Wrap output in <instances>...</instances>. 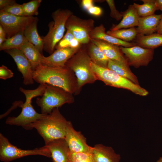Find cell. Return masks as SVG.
Returning a JSON list of instances; mask_svg holds the SVG:
<instances>
[{
	"instance_id": "16",
	"label": "cell",
	"mask_w": 162,
	"mask_h": 162,
	"mask_svg": "<svg viewBox=\"0 0 162 162\" xmlns=\"http://www.w3.org/2000/svg\"><path fill=\"white\" fill-rule=\"evenodd\" d=\"M90 152L95 162H119L121 159L111 147L101 144L92 147Z\"/></svg>"
},
{
	"instance_id": "12",
	"label": "cell",
	"mask_w": 162,
	"mask_h": 162,
	"mask_svg": "<svg viewBox=\"0 0 162 162\" xmlns=\"http://www.w3.org/2000/svg\"><path fill=\"white\" fill-rule=\"evenodd\" d=\"M5 51L12 57L16 63L18 70L22 75L23 83L25 85L34 84L32 66L22 51L17 49H11Z\"/></svg>"
},
{
	"instance_id": "23",
	"label": "cell",
	"mask_w": 162,
	"mask_h": 162,
	"mask_svg": "<svg viewBox=\"0 0 162 162\" xmlns=\"http://www.w3.org/2000/svg\"><path fill=\"white\" fill-rule=\"evenodd\" d=\"M20 50L22 51L29 60L33 70L40 64H41V60L43 55L26 39Z\"/></svg>"
},
{
	"instance_id": "22",
	"label": "cell",
	"mask_w": 162,
	"mask_h": 162,
	"mask_svg": "<svg viewBox=\"0 0 162 162\" xmlns=\"http://www.w3.org/2000/svg\"><path fill=\"white\" fill-rule=\"evenodd\" d=\"M107 68L134 83L139 85L136 76L130 70L127 62H121L109 60Z\"/></svg>"
},
{
	"instance_id": "11",
	"label": "cell",
	"mask_w": 162,
	"mask_h": 162,
	"mask_svg": "<svg viewBox=\"0 0 162 162\" xmlns=\"http://www.w3.org/2000/svg\"><path fill=\"white\" fill-rule=\"evenodd\" d=\"M35 18L33 16H19L0 12V25L6 32L7 38L24 32Z\"/></svg>"
},
{
	"instance_id": "40",
	"label": "cell",
	"mask_w": 162,
	"mask_h": 162,
	"mask_svg": "<svg viewBox=\"0 0 162 162\" xmlns=\"http://www.w3.org/2000/svg\"><path fill=\"white\" fill-rule=\"evenodd\" d=\"M156 32L157 34H162V17L157 26Z\"/></svg>"
},
{
	"instance_id": "18",
	"label": "cell",
	"mask_w": 162,
	"mask_h": 162,
	"mask_svg": "<svg viewBox=\"0 0 162 162\" xmlns=\"http://www.w3.org/2000/svg\"><path fill=\"white\" fill-rule=\"evenodd\" d=\"M162 17V14L140 17L136 28L137 35H148L154 33Z\"/></svg>"
},
{
	"instance_id": "25",
	"label": "cell",
	"mask_w": 162,
	"mask_h": 162,
	"mask_svg": "<svg viewBox=\"0 0 162 162\" xmlns=\"http://www.w3.org/2000/svg\"><path fill=\"white\" fill-rule=\"evenodd\" d=\"M136 45L144 48L154 49L162 46V34L154 33L148 35H137Z\"/></svg>"
},
{
	"instance_id": "1",
	"label": "cell",
	"mask_w": 162,
	"mask_h": 162,
	"mask_svg": "<svg viewBox=\"0 0 162 162\" xmlns=\"http://www.w3.org/2000/svg\"><path fill=\"white\" fill-rule=\"evenodd\" d=\"M34 80L40 84H48L61 88L75 94L77 87L74 72L66 65L50 67L40 64L33 70Z\"/></svg>"
},
{
	"instance_id": "13",
	"label": "cell",
	"mask_w": 162,
	"mask_h": 162,
	"mask_svg": "<svg viewBox=\"0 0 162 162\" xmlns=\"http://www.w3.org/2000/svg\"><path fill=\"white\" fill-rule=\"evenodd\" d=\"M64 139L70 151L73 152H90L92 147L87 143L86 139L81 133L75 130L72 124L68 122Z\"/></svg>"
},
{
	"instance_id": "33",
	"label": "cell",
	"mask_w": 162,
	"mask_h": 162,
	"mask_svg": "<svg viewBox=\"0 0 162 162\" xmlns=\"http://www.w3.org/2000/svg\"><path fill=\"white\" fill-rule=\"evenodd\" d=\"M110 10V16L115 19L117 21L121 20L122 18V15L116 9L114 1L113 0H106Z\"/></svg>"
},
{
	"instance_id": "15",
	"label": "cell",
	"mask_w": 162,
	"mask_h": 162,
	"mask_svg": "<svg viewBox=\"0 0 162 162\" xmlns=\"http://www.w3.org/2000/svg\"><path fill=\"white\" fill-rule=\"evenodd\" d=\"M46 145L49 149L53 162H68L70 150L64 138L54 140Z\"/></svg>"
},
{
	"instance_id": "19",
	"label": "cell",
	"mask_w": 162,
	"mask_h": 162,
	"mask_svg": "<svg viewBox=\"0 0 162 162\" xmlns=\"http://www.w3.org/2000/svg\"><path fill=\"white\" fill-rule=\"evenodd\" d=\"M90 41L98 46L109 59L127 62L121 50L120 46L98 39L90 38Z\"/></svg>"
},
{
	"instance_id": "32",
	"label": "cell",
	"mask_w": 162,
	"mask_h": 162,
	"mask_svg": "<svg viewBox=\"0 0 162 162\" xmlns=\"http://www.w3.org/2000/svg\"><path fill=\"white\" fill-rule=\"evenodd\" d=\"M75 38L71 32L67 30L65 34L56 45L55 48L57 49L67 47L71 48V44Z\"/></svg>"
},
{
	"instance_id": "29",
	"label": "cell",
	"mask_w": 162,
	"mask_h": 162,
	"mask_svg": "<svg viewBox=\"0 0 162 162\" xmlns=\"http://www.w3.org/2000/svg\"><path fill=\"white\" fill-rule=\"evenodd\" d=\"M41 0H33L22 4L23 11L26 16L37 15L38 9L40 5Z\"/></svg>"
},
{
	"instance_id": "42",
	"label": "cell",
	"mask_w": 162,
	"mask_h": 162,
	"mask_svg": "<svg viewBox=\"0 0 162 162\" xmlns=\"http://www.w3.org/2000/svg\"><path fill=\"white\" fill-rule=\"evenodd\" d=\"M156 162H162V157H160Z\"/></svg>"
},
{
	"instance_id": "2",
	"label": "cell",
	"mask_w": 162,
	"mask_h": 162,
	"mask_svg": "<svg viewBox=\"0 0 162 162\" xmlns=\"http://www.w3.org/2000/svg\"><path fill=\"white\" fill-rule=\"evenodd\" d=\"M68 121L61 114L59 108L32 123V129L35 128L43 138L45 145L54 140L64 138Z\"/></svg>"
},
{
	"instance_id": "38",
	"label": "cell",
	"mask_w": 162,
	"mask_h": 162,
	"mask_svg": "<svg viewBox=\"0 0 162 162\" xmlns=\"http://www.w3.org/2000/svg\"><path fill=\"white\" fill-rule=\"evenodd\" d=\"M93 1L92 0H83L81 2L82 8L87 11L91 7L94 6Z\"/></svg>"
},
{
	"instance_id": "35",
	"label": "cell",
	"mask_w": 162,
	"mask_h": 162,
	"mask_svg": "<svg viewBox=\"0 0 162 162\" xmlns=\"http://www.w3.org/2000/svg\"><path fill=\"white\" fill-rule=\"evenodd\" d=\"M87 11L89 14L96 16H100L103 13L102 10L100 7L94 5L89 8Z\"/></svg>"
},
{
	"instance_id": "9",
	"label": "cell",
	"mask_w": 162,
	"mask_h": 162,
	"mask_svg": "<svg viewBox=\"0 0 162 162\" xmlns=\"http://www.w3.org/2000/svg\"><path fill=\"white\" fill-rule=\"evenodd\" d=\"M94 28L93 19H83L73 14L68 18L65 24L67 30L71 31L82 44L86 45L90 42V34Z\"/></svg>"
},
{
	"instance_id": "39",
	"label": "cell",
	"mask_w": 162,
	"mask_h": 162,
	"mask_svg": "<svg viewBox=\"0 0 162 162\" xmlns=\"http://www.w3.org/2000/svg\"><path fill=\"white\" fill-rule=\"evenodd\" d=\"M154 2L157 10L162 11V0H154Z\"/></svg>"
},
{
	"instance_id": "26",
	"label": "cell",
	"mask_w": 162,
	"mask_h": 162,
	"mask_svg": "<svg viewBox=\"0 0 162 162\" xmlns=\"http://www.w3.org/2000/svg\"><path fill=\"white\" fill-rule=\"evenodd\" d=\"M106 33L116 38L128 42L136 38L137 35L136 28L135 27L114 31L109 30Z\"/></svg>"
},
{
	"instance_id": "28",
	"label": "cell",
	"mask_w": 162,
	"mask_h": 162,
	"mask_svg": "<svg viewBox=\"0 0 162 162\" xmlns=\"http://www.w3.org/2000/svg\"><path fill=\"white\" fill-rule=\"evenodd\" d=\"M143 3L140 4L135 3L133 5L140 17H145L154 14L157 10L154 0H142Z\"/></svg>"
},
{
	"instance_id": "4",
	"label": "cell",
	"mask_w": 162,
	"mask_h": 162,
	"mask_svg": "<svg viewBox=\"0 0 162 162\" xmlns=\"http://www.w3.org/2000/svg\"><path fill=\"white\" fill-rule=\"evenodd\" d=\"M92 62L86 45L82 44L66 63L65 65L74 72L77 78V87L75 95L79 94L85 85L93 83L98 80L91 67Z\"/></svg>"
},
{
	"instance_id": "24",
	"label": "cell",
	"mask_w": 162,
	"mask_h": 162,
	"mask_svg": "<svg viewBox=\"0 0 162 162\" xmlns=\"http://www.w3.org/2000/svg\"><path fill=\"white\" fill-rule=\"evenodd\" d=\"M87 53L93 63L100 67L107 68L109 59L100 48L90 42L86 44Z\"/></svg>"
},
{
	"instance_id": "3",
	"label": "cell",
	"mask_w": 162,
	"mask_h": 162,
	"mask_svg": "<svg viewBox=\"0 0 162 162\" xmlns=\"http://www.w3.org/2000/svg\"><path fill=\"white\" fill-rule=\"evenodd\" d=\"M46 88L45 84H40L36 88L33 90L25 89L21 87L20 91L25 95V102L21 104L22 111L17 116L9 117L5 123L10 125L22 127L26 130H31V124L43 117L46 114L38 113L32 104V100L34 98L41 96Z\"/></svg>"
},
{
	"instance_id": "30",
	"label": "cell",
	"mask_w": 162,
	"mask_h": 162,
	"mask_svg": "<svg viewBox=\"0 0 162 162\" xmlns=\"http://www.w3.org/2000/svg\"><path fill=\"white\" fill-rule=\"evenodd\" d=\"M68 162H95L90 152H73L70 151Z\"/></svg>"
},
{
	"instance_id": "8",
	"label": "cell",
	"mask_w": 162,
	"mask_h": 162,
	"mask_svg": "<svg viewBox=\"0 0 162 162\" xmlns=\"http://www.w3.org/2000/svg\"><path fill=\"white\" fill-rule=\"evenodd\" d=\"M41 155L51 158L48 147H43L30 150H23L13 145L2 134H0V160L9 162L24 157L31 155Z\"/></svg>"
},
{
	"instance_id": "7",
	"label": "cell",
	"mask_w": 162,
	"mask_h": 162,
	"mask_svg": "<svg viewBox=\"0 0 162 162\" xmlns=\"http://www.w3.org/2000/svg\"><path fill=\"white\" fill-rule=\"evenodd\" d=\"M45 84L44 93L36 100L37 105L40 108L41 113L50 114L55 108H59L65 104L74 102L73 94L61 88Z\"/></svg>"
},
{
	"instance_id": "17",
	"label": "cell",
	"mask_w": 162,
	"mask_h": 162,
	"mask_svg": "<svg viewBox=\"0 0 162 162\" xmlns=\"http://www.w3.org/2000/svg\"><path fill=\"white\" fill-rule=\"evenodd\" d=\"M103 24L94 27L90 34V38L98 39L118 46L130 47L136 45L135 43L123 41L107 34Z\"/></svg>"
},
{
	"instance_id": "10",
	"label": "cell",
	"mask_w": 162,
	"mask_h": 162,
	"mask_svg": "<svg viewBox=\"0 0 162 162\" xmlns=\"http://www.w3.org/2000/svg\"><path fill=\"white\" fill-rule=\"evenodd\" d=\"M120 47L129 66L136 68L147 66L153 59L154 49L144 48L137 45L130 47Z\"/></svg>"
},
{
	"instance_id": "34",
	"label": "cell",
	"mask_w": 162,
	"mask_h": 162,
	"mask_svg": "<svg viewBox=\"0 0 162 162\" xmlns=\"http://www.w3.org/2000/svg\"><path fill=\"white\" fill-rule=\"evenodd\" d=\"M14 74L12 71L4 65L0 67V79L6 80L14 76Z\"/></svg>"
},
{
	"instance_id": "36",
	"label": "cell",
	"mask_w": 162,
	"mask_h": 162,
	"mask_svg": "<svg viewBox=\"0 0 162 162\" xmlns=\"http://www.w3.org/2000/svg\"><path fill=\"white\" fill-rule=\"evenodd\" d=\"M23 102L21 100L15 101L12 104V105L8 110L3 114L0 115V119L5 117L9 114L10 112L12 110V109H14L16 108L17 107H20L21 106Z\"/></svg>"
},
{
	"instance_id": "27",
	"label": "cell",
	"mask_w": 162,
	"mask_h": 162,
	"mask_svg": "<svg viewBox=\"0 0 162 162\" xmlns=\"http://www.w3.org/2000/svg\"><path fill=\"white\" fill-rule=\"evenodd\" d=\"M26 39L24 32H20L10 38H7L0 46V50L5 51L11 49L20 50Z\"/></svg>"
},
{
	"instance_id": "37",
	"label": "cell",
	"mask_w": 162,
	"mask_h": 162,
	"mask_svg": "<svg viewBox=\"0 0 162 162\" xmlns=\"http://www.w3.org/2000/svg\"><path fill=\"white\" fill-rule=\"evenodd\" d=\"M16 3L15 0H0V10L9 6Z\"/></svg>"
},
{
	"instance_id": "41",
	"label": "cell",
	"mask_w": 162,
	"mask_h": 162,
	"mask_svg": "<svg viewBox=\"0 0 162 162\" xmlns=\"http://www.w3.org/2000/svg\"><path fill=\"white\" fill-rule=\"evenodd\" d=\"M0 37L6 38V32L3 27L0 25Z\"/></svg>"
},
{
	"instance_id": "21",
	"label": "cell",
	"mask_w": 162,
	"mask_h": 162,
	"mask_svg": "<svg viewBox=\"0 0 162 162\" xmlns=\"http://www.w3.org/2000/svg\"><path fill=\"white\" fill-rule=\"evenodd\" d=\"M38 20V18L35 17L34 20L25 29L24 34L26 39L43 55L44 41L38 32L37 26Z\"/></svg>"
},
{
	"instance_id": "31",
	"label": "cell",
	"mask_w": 162,
	"mask_h": 162,
	"mask_svg": "<svg viewBox=\"0 0 162 162\" xmlns=\"http://www.w3.org/2000/svg\"><path fill=\"white\" fill-rule=\"evenodd\" d=\"M0 12H3L19 16H26L24 14L22 4L17 3L1 10Z\"/></svg>"
},
{
	"instance_id": "6",
	"label": "cell",
	"mask_w": 162,
	"mask_h": 162,
	"mask_svg": "<svg viewBox=\"0 0 162 162\" xmlns=\"http://www.w3.org/2000/svg\"><path fill=\"white\" fill-rule=\"evenodd\" d=\"M91 65L98 80L102 81L107 86L126 89L141 96H146L148 94L147 90L139 85L120 76L108 68L100 67L92 62Z\"/></svg>"
},
{
	"instance_id": "5",
	"label": "cell",
	"mask_w": 162,
	"mask_h": 162,
	"mask_svg": "<svg viewBox=\"0 0 162 162\" xmlns=\"http://www.w3.org/2000/svg\"><path fill=\"white\" fill-rule=\"evenodd\" d=\"M73 14L68 9H58L52 14L53 21L48 25L49 31L42 37L44 41V50L50 55L54 52L57 44L64 36L65 24L68 18Z\"/></svg>"
},
{
	"instance_id": "14",
	"label": "cell",
	"mask_w": 162,
	"mask_h": 162,
	"mask_svg": "<svg viewBox=\"0 0 162 162\" xmlns=\"http://www.w3.org/2000/svg\"><path fill=\"white\" fill-rule=\"evenodd\" d=\"M80 48L67 47L57 49L48 56H43L41 64L50 67L65 66L67 62Z\"/></svg>"
},
{
	"instance_id": "20",
	"label": "cell",
	"mask_w": 162,
	"mask_h": 162,
	"mask_svg": "<svg viewBox=\"0 0 162 162\" xmlns=\"http://www.w3.org/2000/svg\"><path fill=\"white\" fill-rule=\"evenodd\" d=\"M121 13L122 15V20L118 24L112 26L110 30L128 28L138 26L140 16L133 4L130 5L127 10Z\"/></svg>"
}]
</instances>
